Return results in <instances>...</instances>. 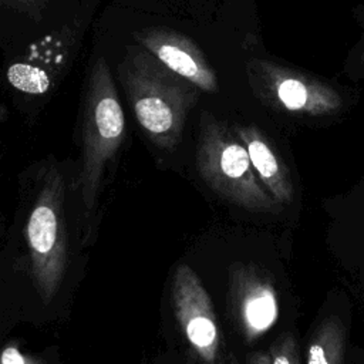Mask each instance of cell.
Here are the masks:
<instances>
[{"label": "cell", "instance_id": "6da1fadb", "mask_svg": "<svg viewBox=\"0 0 364 364\" xmlns=\"http://www.w3.org/2000/svg\"><path fill=\"white\" fill-rule=\"evenodd\" d=\"M119 78L136 122L161 149H173L182 139L191 109L200 90L165 67L138 44L129 47L118 67Z\"/></svg>", "mask_w": 364, "mask_h": 364}, {"label": "cell", "instance_id": "7a4b0ae2", "mask_svg": "<svg viewBox=\"0 0 364 364\" xmlns=\"http://www.w3.org/2000/svg\"><path fill=\"white\" fill-rule=\"evenodd\" d=\"M195 162L203 182L226 200L253 212L280 208L259 181L235 131L206 111L200 115Z\"/></svg>", "mask_w": 364, "mask_h": 364}, {"label": "cell", "instance_id": "3957f363", "mask_svg": "<svg viewBox=\"0 0 364 364\" xmlns=\"http://www.w3.org/2000/svg\"><path fill=\"white\" fill-rule=\"evenodd\" d=\"M125 136V115L107 61L98 58L88 77L82 108V164L78 178L81 202L92 212L102 173Z\"/></svg>", "mask_w": 364, "mask_h": 364}, {"label": "cell", "instance_id": "277c9868", "mask_svg": "<svg viewBox=\"0 0 364 364\" xmlns=\"http://www.w3.org/2000/svg\"><path fill=\"white\" fill-rule=\"evenodd\" d=\"M26 242L33 283L43 301L50 303L64 280L68 260L65 181L54 164L41 169L26 225Z\"/></svg>", "mask_w": 364, "mask_h": 364}, {"label": "cell", "instance_id": "5b68a950", "mask_svg": "<svg viewBox=\"0 0 364 364\" xmlns=\"http://www.w3.org/2000/svg\"><path fill=\"white\" fill-rule=\"evenodd\" d=\"M246 71L253 92L277 109L317 117L333 114L343 105L331 87L272 61L253 58Z\"/></svg>", "mask_w": 364, "mask_h": 364}, {"label": "cell", "instance_id": "8992f818", "mask_svg": "<svg viewBox=\"0 0 364 364\" xmlns=\"http://www.w3.org/2000/svg\"><path fill=\"white\" fill-rule=\"evenodd\" d=\"M171 303L178 326L193 354L203 364L223 363V343L212 299L200 277L188 264L175 269Z\"/></svg>", "mask_w": 364, "mask_h": 364}, {"label": "cell", "instance_id": "52a82bcc", "mask_svg": "<svg viewBox=\"0 0 364 364\" xmlns=\"http://www.w3.org/2000/svg\"><path fill=\"white\" fill-rule=\"evenodd\" d=\"M78 40L74 26H64L31 43L6 71L9 85L26 95L51 91L67 71Z\"/></svg>", "mask_w": 364, "mask_h": 364}, {"label": "cell", "instance_id": "ba28073f", "mask_svg": "<svg viewBox=\"0 0 364 364\" xmlns=\"http://www.w3.org/2000/svg\"><path fill=\"white\" fill-rule=\"evenodd\" d=\"M229 309L247 343L264 334L279 316L277 293L270 277L253 264H233L229 270Z\"/></svg>", "mask_w": 364, "mask_h": 364}, {"label": "cell", "instance_id": "9c48e42d", "mask_svg": "<svg viewBox=\"0 0 364 364\" xmlns=\"http://www.w3.org/2000/svg\"><path fill=\"white\" fill-rule=\"evenodd\" d=\"M136 44L156 57L165 67L188 80L200 91L216 92L218 77L205 54L185 34L165 28L149 27L134 33Z\"/></svg>", "mask_w": 364, "mask_h": 364}, {"label": "cell", "instance_id": "30bf717a", "mask_svg": "<svg viewBox=\"0 0 364 364\" xmlns=\"http://www.w3.org/2000/svg\"><path fill=\"white\" fill-rule=\"evenodd\" d=\"M235 134L247 149L252 166L266 191L282 206L294 198L290 171L267 136L255 125H235Z\"/></svg>", "mask_w": 364, "mask_h": 364}, {"label": "cell", "instance_id": "8fae6325", "mask_svg": "<svg viewBox=\"0 0 364 364\" xmlns=\"http://www.w3.org/2000/svg\"><path fill=\"white\" fill-rule=\"evenodd\" d=\"M346 334L337 317H328L320 323L310 337L306 363L307 364H343Z\"/></svg>", "mask_w": 364, "mask_h": 364}, {"label": "cell", "instance_id": "7c38bea8", "mask_svg": "<svg viewBox=\"0 0 364 364\" xmlns=\"http://www.w3.org/2000/svg\"><path fill=\"white\" fill-rule=\"evenodd\" d=\"M270 364H300L297 343L291 334L280 336L269 348Z\"/></svg>", "mask_w": 364, "mask_h": 364}, {"label": "cell", "instance_id": "4fadbf2b", "mask_svg": "<svg viewBox=\"0 0 364 364\" xmlns=\"http://www.w3.org/2000/svg\"><path fill=\"white\" fill-rule=\"evenodd\" d=\"M48 3L50 0H0V6L21 13L34 21H38L43 17Z\"/></svg>", "mask_w": 364, "mask_h": 364}, {"label": "cell", "instance_id": "5bb4252c", "mask_svg": "<svg viewBox=\"0 0 364 364\" xmlns=\"http://www.w3.org/2000/svg\"><path fill=\"white\" fill-rule=\"evenodd\" d=\"M0 364H40V361L23 354L17 347L9 346L0 351Z\"/></svg>", "mask_w": 364, "mask_h": 364}, {"label": "cell", "instance_id": "9a60e30c", "mask_svg": "<svg viewBox=\"0 0 364 364\" xmlns=\"http://www.w3.org/2000/svg\"><path fill=\"white\" fill-rule=\"evenodd\" d=\"M247 364H270L269 353H255L249 357Z\"/></svg>", "mask_w": 364, "mask_h": 364}, {"label": "cell", "instance_id": "2e32d148", "mask_svg": "<svg viewBox=\"0 0 364 364\" xmlns=\"http://www.w3.org/2000/svg\"><path fill=\"white\" fill-rule=\"evenodd\" d=\"M361 60H363V63H364V53H363V58H361Z\"/></svg>", "mask_w": 364, "mask_h": 364}]
</instances>
